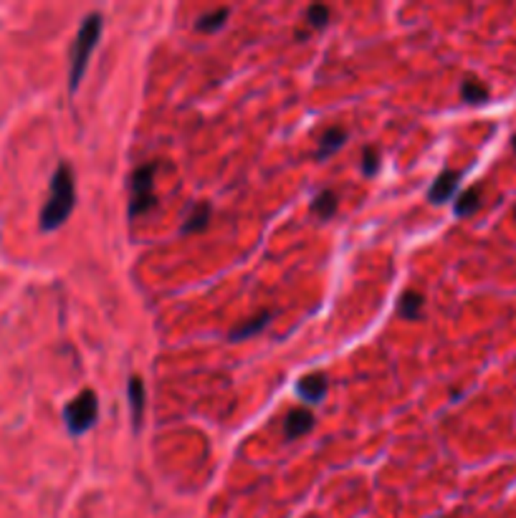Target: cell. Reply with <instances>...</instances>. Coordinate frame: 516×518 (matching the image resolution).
I'll return each mask as SVG.
<instances>
[{"mask_svg": "<svg viewBox=\"0 0 516 518\" xmlns=\"http://www.w3.org/2000/svg\"><path fill=\"white\" fill-rule=\"evenodd\" d=\"M99 414V399L92 390L79 392L74 399L64 407V422L71 435H84L94 427Z\"/></svg>", "mask_w": 516, "mask_h": 518, "instance_id": "277c9868", "label": "cell"}, {"mask_svg": "<svg viewBox=\"0 0 516 518\" xmlns=\"http://www.w3.org/2000/svg\"><path fill=\"white\" fill-rule=\"evenodd\" d=\"M101 28H104V18L99 13H89L84 18L82 28L74 38V48H71V69H69V89L71 94L79 89L84 79V71L89 66V58H92V51L97 48L99 38H101Z\"/></svg>", "mask_w": 516, "mask_h": 518, "instance_id": "7a4b0ae2", "label": "cell"}, {"mask_svg": "<svg viewBox=\"0 0 516 518\" xmlns=\"http://www.w3.org/2000/svg\"><path fill=\"white\" fill-rule=\"evenodd\" d=\"M326 390H329V382H326V375L322 372H314V375H307L299 380L296 385V392L302 395L304 402H322L326 397Z\"/></svg>", "mask_w": 516, "mask_h": 518, "instance_id": "8992f818", "label": "cell"}, {"mask_svg": "<svg viewBox=\"0 0 516 518\" xmlns=\"http://www.w3.org/2000/svg\"><path fill=\"white\" fill-rule=\"evenodd\" d=\"M312 427H314L312 409L294 407L284 420V435H286V440H296V438H302V435H307V432H312Z\"/></svg>", "mask_w": 516, "mask_h": 518, "instance_id": "5b68a950", "label": "cell"}, {"mask_svg": "<svg viewBox=\"0 0 516 518\" xmlns=\"http://www.w3.org/2000/svg\"><path fill=\"white\" fill-rule=\"evenodd\" d=\"M349 132L344 127H329L324 134L319 137V147H317V160H326V157H331L334 152H339V147H342L344 142H347Z\"/></svg>", "mask_w": 516, "mask_h": 518, "instance_id": "30bf717a", "label": "cell"}, {"mask_svg": "<svg viewBox=\"0 0 516 518\" xmlns=\"http://www.w3.org/2000/svg\"><path fill=\"white\" fill-rule=\"evenodd\" d=\"M307 21H309L312 28H324V26L329 23V8L326 6H309Z\"/></svg>", "mask_w": 516, "mask_h": 518, "instance_id": "ac0fdd59", "label": "cell"}, {"mask_svg": "<svg viewBox=\"0 0 516 518\" xmlns=\"http://www.w3.org/2000/svg\"><path fill=\"white\" fill-rule=\"evenodd\" d=\"M127 395H129V409H132V425L134 430H140L142 417H145V382H142V377H129Z\"/></svg>", "mask_w": 516, "mask_h": 518, "instance_id": "9c48e42d", "label": "cell"}, {"mask_svg": "<svg viewBox=\"0 0 516 518\" xmlns=\"http://www.w3.org/2000/svg\"><path fill=\"white\" fill-rule=\"evenodd\" d=\"M362 172L367 175V177H372V175H377V170H380V152L375 150V147H365L362 150Z\"/></svg>", "mask_w": 516, "mask_h": 518, "instance_id": "e0dca14e", "label": "cell"}, {"mask_svg": "<svg viewBox=\"0 0 516 518\" xmlns=\"http://www.w3.org/2000/svg\"><path fill=\"white\" fill-rule=\"evenodd\" d=\"M155 172L157 165H142L132 172V184H129V218H137V215L150 213L155 207L157 197H155Z\"/></svg>", "mask_w": 516, "mask_h": 518, "instance_id": "3957f363", "label": "cell"}, {"mask_svg": "<svg viewBox=\"0 0 516 518\" xmlns=\"http://www.w3.org/2000/svg\"><path fill=\"white\" fill-rule=\"evenodd\" d=\"M514 218H516V207H514Z\"/></svg>", "mask_w": 516, "mask_h": 518, "instance_id": "ffe728a7", "label": "cell"}, {"mask_svg": "<svg viewBox=\"0 0 516 518\" xmlns=\"http://www.w3.org/2000/svg\"><path fill=\"white\" fill-rule=\"evenodd\" d=\"M423 294H418V291H405V294L400 296V301H397V314H400L402 319H407V321H415V319L423 316Z\"/></svg>", "mask_w": 516, "mask_h": 518, "instance_id": "7c38bea8", "label": "cell"}, {"mask_svg": "<svg viewBox=\"0 0 516 518\" xmlns=\"http://www.w3.org/2000/svg\"><path fill=\"white\" fill-rule=\"evenodd\" d=\"M478 207H481V187H471V190L461 192V195L456 197V215H459V218H468V215H473Z\"/></svg>", "mask_w": 516, "mask_h": 518, "instance_id": "5bb4252c", "label": "cell"}, {"mask_svg": "<svg viewBox=\"0 0 516 518\" xmlns=\"http://www.w3.org/2000/svg\"><path fill=\"white\" fill-rule=\"evenodd\" d=\"M459 182H461V172H456V170H446V172H441L438 177H435V182L430 184L428 200L430 202L451 200L453 192H456V187H459Z\"/></svg>", "mask_w": 516, "mask_h": 518, "instance_id": "ba28073f", "label": "cell"}, {"mask_svg": "<svg viewBox=\"0 0 516 518\" xmlns=\"http://www.w3.org/2000/svg\"><path fill=\"white\" fill-rule=\"evenodd\" d=\"M273 319V311H258V314H253L251 319H246L243 324H238V326L231 329V334H228V339L231 341H243V339H251V336H256L258 331H263V329L268 326V321Z\"/></svg>", "mask_w": 516, "mask_h": 518, "instance_id": "52a82bcc", "label": "cell"}, {"mask_svg": "<svg viewBox=\"0 0 516 518\" xmlns=\"http://www.w3.org/2000/svg\"><path fill=\"white\" fill-rule=\"evenodd\" d=\"M210 205L208 202H195L192 205V210L187 213V218H185V223H182V233L185 236H190V233H200V231H205L208 228V223H210Z\"/></svg>", "mask_w": 516, "mask_h": 518, "instance_id": "8fae6325", "label": "cell"}, {"mask_svg": "<svg viewBox=\"0 0 516 518\" xmlns=\"http://www.w3.org/2000/svg\"><path fill=\"white\" fill-rule=\"evenodd\" d=\"M76 205V182L74 172L66 162H61L51 177V190H48V200L41 210V231H56L69 220Z\"/></svg>", "mask_w": 516, "mask_h": 518, "instance_id": "6da1fadb", "label": "cell"}, {"mask_svg": "<svg viewBox=\"0 0 516 518\" xmlns=\"http://www.w3.org/2000/svg\"><path fill=\"white\" fill-rule=\"evenodd\" d=\"M511 144H514V150H516V137H514V142H511Z\"/></svg>", "mask_w": 516, "mask_h": 518, "instance_id": "d6986e66", "label": "cell"}, {"mask_svg": "<svg viewBox=\"0 0 516 518\" xmlns=\"http://www.w3.org/2000/svg\"><path fill=\"white\" fill-rule=\"evenodd\" d=\"M461 97L466 104H483L488 99V89L478 79H466L461 87Z\"/></svg>", "mask_w": 516, "mask_h": 518, "instance_id": "2e32d148", "label": "cell"}, {"mask_svg": "<svg viewBox=\"0 0 516 518\" xmlns=\"http://www.w3.org/2000/svg\"><path fill=\"white\" fill-rule=\"evenodd\" d=\"M336 207H339V200H336L334 190H322L319 195L312 200V213L319 215L322 220H329L331 215L336 213Z\"/></svg>", "mask_w": 516, "mask_h": 518, "instance_id": "9a60e30c", "label": "cell"}, {"mask_svg": "<svg viewBox=\"0 0 516 518\" xmlns=\"http://www.w3.org/2000/svg\"><path fill=\"white\" fill-rule=\"evenodd\" d=\"M228 16H231L228 8H215V11H210V13H205V16L197 18L195 28L200 31V33H215V31H221L223 26H226Z\"/></svg>", "mask_w": 516, "mask_h": 518, "instance_id": "4fadbf2b", "label": "cell"}]
</instances>
